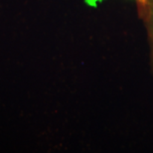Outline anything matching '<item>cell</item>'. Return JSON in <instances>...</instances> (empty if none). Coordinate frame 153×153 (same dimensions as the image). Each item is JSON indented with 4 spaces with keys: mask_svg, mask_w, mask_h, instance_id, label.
Here are the masks:
<instances>
[]
</instances>
